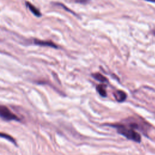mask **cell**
Here are the masks:
<instances>
[{"label": "cell", "mask_w": 155, "mask_h": 155, "mask_svg": "<svg viewBox=\"0 0 155 155\" xmlns=\"http://www.w3.org/2000/svg\"><path fill=\"white\" fill-rule=\"evenodd\" d=\"M145 1L151 2V3H155V0H145Z\"/></svg>", "instance_id": "30bf717a"}, {"label": "cell", "mask_w": 155, "mask_h": 155, "mask_svg": "<svg viewBox=\"0 0 155 155\" xmlns=\"http://www.w3.org/2000/svg\"><path fill=\"white\" fill-rule=\"evenodd\" d=\"M127 125L130 128L133 130L138 129L142 131V133H144L145 131H147L148 126L144 125V123L143 121H140L138 119H136L133 118H128L127 121H126Z\"/></svg>", "instance_id": "7a4b0ae2"}, {"label": "cell", "mask_w": 155, "mask_h": 155, "mask_svg": "<svg viewBox=\"0 0 155 155\" xmlns=\"http://www.w3.org/2000/svg\"><path fill=\"white\" fill-rule=\"evenodd\" d=\"M114 96L116 99V100L119 103L124 102L127 97V94L124 92L122 91V90L116 91L114 93Z\"/></svg>", "instance_id": "5b68a950"}, {"label": "cell", "mask_w": 155, "mask_h": 155, "mask_svg": "<svg viewBox=\"0 0 155 155\" xmlns=\"http://www.w3.org/2000/svg\"><path fill=\"white\" fill-rule=\"evenodd\" d=\"M96 90L99 93V94L100 95L103 97H106L107 96V92L105 90V88L104 85L100 84L98 85L96 87Z\"/></svg>", "instance_id": "ba28073f"}, {"label": "cell", "mask_w": 155, "mask_h": 155, "mask_svg": "<svg viewBox=\"0 0 155 155\" xmlns=\"http://www.w3.org/2000/svg\"><path fill=\"white\" fill-rule=\"evenodd\" d=\"M92 76L94 78L95 80H96L98 81H100L101 83H108V80L105 76H104L103 75L100 73H95L92 75Z\"/></svg>", "instance_id": "52a82bcc"}, {"label": "cell", "mask_w": 155, "mask_h": 155, "mask_svg": "<svg viewBox=\"0 0 155 155\" xmlns=\"http://www.w3.org/2000/svg\"><path fill=\"white\" fill-rule=\"evenodd\" d=\"M110 126L116 128L119 134L123 135L129 140L133 141L136 142H140L141 141V137L139 133L128 126L123 124H112Z\"/></svg>", "instance_id": "6da1fadb"}, {"label": "cell", "mask_w": 155, "mask_h": 155, "mask_svg": "<svg viewBox=\"0 0 155 155\" xmlns=\"http://www.w3.org/2000/svg\"><path fill=\"white\" fill-rule=\"evenodd\" d=\"M26 6L28 7V9L31 11V12L34 14L36 17H40L41 16V14L40 12V11L33 4H32L30 3L27 2L26 3Z\"/></svg>", "instance_id": "8992f818"}, {"label": "cell", "mask_w": 155, "mask_h": 155, "mask_svg": "<svg viewBox=\"0 0 155 155\" xmlns=\"http://www.w3.org/2000/svg\"><path fill=\"white\" fill-rule=\"evenodd\" d=\"M0 138H4V139H6L7 140L10 141L11 142H12L14 144H16V141H15V139L11 136L10 135H7L6 133H1L0 132Z\"/></svg>", "instance_id": "9c48e42d"}, {"label": "cell", "mask_w": 155, "mask_h": 155, "mask_svg": "<svg viewBox=\"0 0 155 155\" xmlns=\"http://www.w3.org/2000/svg\"><path fill=\"white\" fill-rule=\"evenodd\" d=\"M0 117L6 121H19V118L4 105H0Z\"/></svg>", "instance_id": "3957f363"}, {"label": "cell", "mask_w": 155, "mask_h": 155, "mask_svg": "<svg viewBox=\"0 0 155 155\" xmlns=\"http://www.w3.org/2000/svg\"><path fill=\"white\" fill-rule=\"evenodd\" d=\"M34 43L37 45L41 46H47V47H51L53 48H58V46L56 44H54L53 42L51 41H41L38 39H35Z\"/></svg>", "instance_id": "277c9868"}]
</instances>
